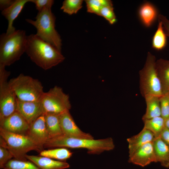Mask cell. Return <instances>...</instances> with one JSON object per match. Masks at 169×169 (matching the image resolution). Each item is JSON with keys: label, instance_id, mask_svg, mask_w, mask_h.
I'll list each match as a JSON object with an SVG mask.
<instances>
[{"label": "cell", "instance_id": "7c38bea8", "mask_svg": "<svg viewBox=\"0 0 169 169\" xmlns=\"http://www.w3.org/2000/svg\"><path fill=\"white\" fill-rule=\"evenodd\" d=\"M59 118L63 134L74 138L94 139L91 135L79 129L75 123L69 110L60 114Z\"/></svg>", "mask_w": 169, "mask_h": 169}, {"label": "cell", "instance_id": "d6986e66", "mask_svg": "<svg viewBox=\"0 0 169 169\" xmlns=\"http://www.w3.org/2000/svg\"><path fill=\"white\" fill-rule=\"evenodd\" d=\"M156 162L161 165L169 168V146L160 137L155 138L153 141Z\"/></svg>", "mask_w": 169, "mask_h": 169}, {"label": "cell", "instance_id": "4316f807", "mask_svg": "<svg viewBox=\"0 0 169 169\" xmlns=\"http://www.w3.org/2000/svg\"><path fill=\"white\" fill-rule=\"evenodd\" d=\"M85 2L87 11L98 16L103 7L113 4L112 1L110 0H86Z\"/></svg>", "mask_w": 169, "mask_h": 169}, {"label": "cell", "instance_id": "277c9868", "mask_svg": "<svg viewBox=\"0 0 169 169\" xmlns=\"http://www.w3.org/2000/svg\"><path fill=\"white\" fill-rule=\"evenodd\" d=\"M35 19L26 20L36 28V34L38 37L61 51L62 40L55 28L56 18L51 8H46L38 12Z\"/></svg>", "mask_w": 169, "mask_h": 169}, {"label": "cell", "instance_id": "f546056e", "mask_svg": "<svg viewBox=\"0 0 169 169\" xmlns=\"http://www.w3.org/2000/svg\"><path fill=\"white\" fill-rule=\"evenodd\" d=\"M161 116L165 120L169 117V91L159 98Z\"/></svg>", "mask_w": 169, "mask_h": 169}, {"label": "cell", "instance_id": "1f68e13d", "mask_svg": "<svg viewBox=\"0 0 169 169\" xmlns=\"http://www.w3.org/2000/svg\"><path fill=\"white\" fill-rule=\"evenodd\" d=\"M34 3L36 9L40 12L46 8H51L54 1L53 0H30Z\"/></svg>", "mask_w": 169, "mask_h": 169}, {"label": "cell", "instance_id": "4dcf8cb0", "mask_svg": "<svg viewBox=\"0 0 169 169\" xmlns=\"http://www.w3.org/2000/svg\"><path fill=\"white\" fill-rule=\"evenodd\" d=\"M13 158L10 151L6 148L0 146V168L3 169L5 165Z\"/></svg>", "mask_w": 169, "mask_h": 169}, {"label": "cell", "instance_id": "83f0119b", "mask_svg": "<svg viewBox=\"0 0 169 169\" xmlns=\"http://www.w3.org/2000/svg\"><path fill=\"white\" fill-rule=\"evenodd\" d=\"M83 2L82 0H65L60 9L69 15L75 14L82 8Z\"/></svg>", "mask_w": 169, "mask_h": 169}, {"label": "cell", "instance_id": "603a6c76", "mask_svg": "<svg viewBox=\"0 0 169 169\" xmlns=\"http://www.w3.org/2000/svg\"><path fill=\"white\" fill-rule=\"evenodd\" d=\"M73 153L67 148L64 147L52 148L42 150L39 152V155L58 161H65L70 158Z\"/></svg>", "mask_w": 169, "mask_h": 169}, {"label": "cell", "instance_id": "8992f818", "mask_svg": "<svg viewBox=\"0 0 169 169\" xmlns=\"http://www.w3.org/2000/svg\"><path fill=\"white\" fill-rule=\"evenodd\" d=\"M156 57L148 52L145 65L139 72L140 88L143 97L163 95L161 82L156 68Z\"/></svg>", "mask_w": 169, "mask_h": 169}, {"label": "cell", "instance_id": "44dd1931", "mask_svg": "<svg viewBox=\"0 0 169 169\" xmlns=\"http://www.w3.org/2000/svg\"><path fill=\"white\" fill-rule=\"evenodd\" d=\"M156 68L163 94L169 91V60H158L156 61Z\"/></svg>", "mask_w": 169, "mask_h": 169}, {"label": "cell", "instance_id": "ac0fdd59", "mask_svg": "<svg viewBox=\"0 0 169 169\" xmlns=\"http://www.w3.org/2000/svg\"><path fill=\"white\" fill-rule=\"evenodd\" d=\"M155 138L152 133L144 128L137 134L127 138L129 156L144 145L152 142Z\"/></svg>", "mask_w": 169, "mask_h": 169}, {"label": "cell", "instance_id": "ba28073f", "mask_svg": "<svg viewBox=\"0 0 169 169\" xmlns=\"http://www.w3.org/2000/svg\"><path fill=\"white\" fill-rule=\"evenodd\" d=\"M44 114L59 115L71 108L69 96L60 87L55 86L44 92L40 100Z\"/></svg>", "mask_w": 169, "mask_h": 169}, {"label": "cell", "instance_id": "484cf974", "mask_svg": "<svg viewBox=\"0 0 169 169\" xmlns=\"http://www.w3.org/2000/svg\"><path fill=\"white\" fill-rule=\"evenodd\" d=\"M3 169H40L31 161L12 159L5 165Z\"/></svg>", "mask_w": 169, "mask_h": 169}, {"label": "cell", "instance_id": "2e32d148", "mask_svg": "<svg viewBox=\"0 0 169 169\" xmlns=\"http://www.w3.org/2000/svg\"><path fill=\"white\" fill-rule=\"evenodd\" d=\"M30 0H15L9 7L2 11V14L8 21V27L6 33H10L16 30L13 22L18 17L26 3Z\"/></svg>", "mask_w": 169, "mask_h": 169}, {"label": "cell", "instance_id": "d6a6232c", "mask_svg": "<svg viewBox=\"0 0 169 169\" xmlns=\"http://www.w3.org/2000/svg\"><path fill=\"white\" fill-rule=\"evenodd\" d=\"M158 20L161 21L167 36L169 37V20L165 16L159 14Z\"/></svg>", "mask_w": 169, "mask_h": 169}, {"label": "cell", "instance_id": "d4e9b609", "mask_svg": "<svg viewBox=\"0 0 169 169\" xmlns=\"http://www.w3.org/2000/svg\"><path fill=\"white\" fill-rule=\"evenodd\" d=\"M145 128L152 133L155 138L160 136L165 127V120L161 116H158L143 121Z\"/></svg>", "mask_w": 169, "mask_h": 169}, {"label": "cell", "instance_id": "cb8c5ba5", "mask_svg": "<svg viewBox=\"0 0 169 169\" xmlns=\"http://www.w3.org/2000/svg\"><path fill=\"white\" fill-rule=\"evenodd\" d=\"M157 29L154 34L151 40L152 48L157 51L162 50L167 43L166 35L161 22L159 20Z\"/></svg>", "mask_w": 169, "mask_h": 169}, {"label": "cell", "instance_id": "836d02e7", "mask_svg": "<svg viewBox=\"0 0 169 169\" xmlns=\"http://www.w3.org/2000/svg\"><path fill=\"white\" fill-rule=\"evenodd\" d=\"M160 136L163 141L169 146V129L165 126L161 132Z\"/></svg>", "mask_w": 169, "mask_h": 169}, {"label": "cell", "instance_id": "5b68a950", "mask_svg": "<svg viewBox=\"0 0 169 169\" xmlns=\"http://www.w3.org/2000/svg\"><path fill=\"white\" fill-rule=\"evenodd\" d=\"M9 83L17 99L20 101H40L44 93L40 81L23 74L11 79Z\"/></svg>", "mask_w": 169, "mask_h": 169}, {"label": "cell", "instance_id": "6da1fadb", "mask_svg": "<svg viewBox=\"0 0 169 169\" xmlns=\"http://www.w3.org/2000/svg\"><path fill=\"white\" fill-rule=\"evenodd\" d=\"M25 52L33 62L45 70L57 65L65 59L61 51L36 34L28 36Z\"/></svg>", "mask_w": 169, "mask_h": 169}, {"label": "cell", "instance_id": "e0dca14e", "mask_svg": "<svg viewBox=\"0 0 169 169\" xmlns=\"http://www.w3.org/2000/svg\"><path fill=\"white\" fill-rule=\"evenodd\" d=\"M26 157L40 169H66L70 167L69 164L66 161H58L40 156L27 155Z\"/></svg>", "mask_w": 169, "mask_h": 169}, {"label": "cell", "instance_id": "d590c367", "mask_svg": "<svg viewBox=\"0 0 169 169\" xmlns=\"http://www.w3.org/2000/svg\"><path fill=\"white\" fill-rule=\"evenodd\" d=\"M165 126L169 129V117L165 120Z\"/></svg>", "mask_w": 169, "mask_h": 169}, {"label": "cell", "instance_id": "ffe728a7", "mask_svg": "<svg viewBox=\"0 0 169 169\" xmlns=\"http://www.w3.org/2000/svg\"><path fill=\"white\" fill-rule=\"evenodd\" d=\"M159 98L154 95H149L144 97L146 110L142 117L143 121L161 116Z\"/></svg>", "mask_w": 169, "mask_h": 169}, {"label": "cell", "instance_id": "5bb4252c", "mask_svg": "<svg viewBox=\"0 0 169 169\" xmlns=\"http://www.w3.org/2000/svg\"><path fill=\"white\" fill-rule=\"evenodd\" d=\"M129 157V162L142 167L156 162L153 142L144 145Z\"/></svg>", "mask_w": 169, "mask_h": 169}, {"label": "cell", "instance_id": "30bf717a", "mask_svg": "<svg viewBox=\"0 0 169 169\" xmlns=\"http://www.w3.org/2000/svg\"><path fill=\"white\" fill-rule=\"evenodd\" d=\"M30 125L18 112L0 121V128L10 132L27 135Z\"/></svg>", "mask_w": 169, "mask_h": 169}, {"label": "cell", "instance_id": "9a60e30c", "mask_svg": "<svg viewBox=\"0 0 169 169\" xmlns=\"http://www.w3.org/2000/svg\"><path fill=\"white\" fill-rule=\"evenodd\" d=\"M159 15L156 7L148 1L141 4L138 10V15L141 22L147 28L151 27L155 23Z\"/></svg>", "mask_w": 169, "mask_h": 169}, {"label": "cell", "instance_id": "7a4b0ae2", "mask_svg": "<svg viewBox=\"0 0 169 169\" xmlns=\"http://www.w3.org/2000/svg\"><path fill=\"white\" fill-rule=\"evenodd\" d=\"M115 147L113 140L111 137L95 140L74 138L63 134L49 138L44 146L52 148L84 149L87 150L89 154H99L105 151H111Z\"/></svg>", "mask_w": 169, "mask_h": 169}, {"label": "cell", "instance_id": "52a82bcc", "mask_svg": "<svg viewBox=\"0 0 169 169\" xmlns=\"http://www.w3.org/2000/svg\"><path fill=\"white\" fill-rule=\"evenodd\" d=\"M0 136L5 142L3 147L7 148L16 159L27 160L28 152L35 151L39 152L42 150L27 135L11 133L0 128Z\"/></svg>", "mask_w": 169, "mask_h": 169}, {"label": "cell", "instance_id": "4fadbf2b", "mask_svg": "<svg viewBox=\"0 0 169 169\" xmlns=\"http://www.w3.org/2000/svg\"><path fill=\"white\" fill-rule=\"evenodd\" d=\"M16 111L19 112L30 125L44 114L40 101H23L17 99Z\"/></svg>", "mask_w": 169, "mask_h": 169}, {"label": "cell", "instance_id": "e575fe53", "mask_svg": "<svg viewBox=\"0 0 169 169\" xmlns=\"http://www.w3.org/2000/svg\"><path fill=\"white\" fill-rule=\"evenodd\" d=\"M13 0H0V8L2 11L10 6L14 2Z\"/></svg>", "mask_w": 169, "mask_h": 169}, {"label": "cell", "instance_id": "f1b7e54d", "mask_svg": "<svg viewBox=\"0 0 169 169\" xmlns=\"http://www.w3.org/2000/svg\"><path fill=\"white\" fill-rule=\"evenodd\" d=\"M99 16L104 18L111 25L115 24L117 21L113 4L103 7L100 11Z\"/></svg>", "mask_w": 169, "mask_h": 169}, {"label": "cell", "instance_id": "9c48e42d", "mask_svg": "<svg viewBox=\"0 0 169 169\" xmlns=\"http://www.w3.org/2000/svg\"><path fill=\"white\" fill-rule=\"evenodd\" d=\"M5 68L0 65V121L16 111L17 98L8 81L10 72Z\"/></svg>", "mask_w": 169, "mask_h": 169}, {"label": "cell", "instance_id": "8fae6325", "mask_svg": "<svg viewBox=\"0 0 169 169\" xmlns=\"http://www.w3.org/2000/svg\"><path fill=\"white\" fill-rule=\"evenodd\" d=\"M27 135L43 150L45 144L49 138L46 126L44 114L30 124Z\"/></svg>", "mask_w": 169, "mask_h": 169}, {"label": "cell", "instance_id": "7402d4cb", "mask_svg": "<svg viewBox=\"0 0 169 169\" xmlns=\"http://www.w3.org/2000/svg\"><path fill=\"white\" fill-rule=\"evenodd\" d=\"M59 115L50 113L44 114L46 126L49 138L63 134Z\"/></svg>", "mask_w": 169, "mask_h": 169}, {"label": "cell", "instance_id": "3957f363", "mask_svg": "<svg viewBox=\"0 0 169 169\" xmlns=\"http://www.w3.org/2000/svg\"><path fill=\"white\" fill-rule=\"evenodd\" d=\"M27 36L22 30H16L0 36V65L9 66L18 60L26 52Z\"/></svg>", "mask_w": 169, "mask_h": 169}]
</instances>
